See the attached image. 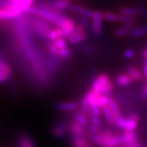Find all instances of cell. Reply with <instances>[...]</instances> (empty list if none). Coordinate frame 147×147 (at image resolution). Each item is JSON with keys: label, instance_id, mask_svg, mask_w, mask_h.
<instances>
[{"label": "cell", "instance_id": "obj_1", "mask_svg": "<svg viewBox=\"0 0 147 147\" xmlns=\"http://www.w3.org/2000/svg\"><path fill=\"white\" fill-rule=\"evenodd\" d=\"M91 140L98 147H118L122 145L121 135L110 130L100 131L92 136Z\"/></svg>", "mask_w": 147, "mask_h": 147}, {"label": "cell", "instance_id": "obj_2", "mask_svg": "<svg viewBox=\"0 0 147 147\" xmlns=\"http://www.w3.org/2000/svg\"><path fill=\"white\" fill-rule=\"evenodd\" d=\"M31 27L36 35L45 40H47V34L52 29L48 22L36 17V19H33L31 22Z\"/></svg>", "mask_w": 147, "mask_h": 147}, {"label": "cell", "instance_id": "obj_3", "mask_svg": "<svg viewBox=\"0 0 147 147\" xmlns=\"http://www.w3.org/2000/svg\"><path fill=\"white\" fill-rule=\"evenodd\" d=\"M88 34L86 28L77 23L74 32L67 38V40L71 44H80L87 39Z\"/></svg>", "mask_w": 147, "mask_h": 147}, {"label": "cell", "instance_id": "obj_4", "mask_svg": "<svg viewBox=\"0 0 147 147\" xmlns=\"http://www.w3.org/2000/svg\"><path fill=\"white\" fill-rule=\"evenodd\" d=\"M116 126L124 131H135L138 127V123L131 120L129 117H125L122 114L114 117Z\"/></svg>", "mask_w": 147, "mask_h": 147}, {"label": "cell", "instance_id": "obj_5", "mask_svg": "<svg viewBox=\"0 0 147 147\" xmlns=\"http://www.w3.org/2000/svg\"><path fill=\"white\" fill-rule=\"evenodd\" d=\"M90 24L92 33L95 36H100L103 32V13L101 11H95Z\"/></svg>", "mask_w": 147, "mask_h": 147}, {"label": "cell", "instance_id": "obj_6", "mask_svg": "<svg viewBox=\"0 0 147 147\" xmlns=\"http://www.w3.org/2000/svg\"><path fill=\"white\" fill-rule=\"evenodd\" d=\"M47 49L55 58H69L71 57V51L69 48L60 49L54 44L53 41H47Z\"/></svg>", "mask_w": 147, "mask_h": 147}, {"label": "cell", "instance_id": "obj_7", "mask_svg": "<svg viewBox=\"0 0 147 147\" xmlns=\"http://www.w3.org/2000/svg\"><path fill=\"white\" fill-rule=\"evenodd\" d=\"M69 132L71 133V137H87L90 138L86 127L80 125L72 119L69 121Z\"/></svg>", "mask_w": 147, "mask_h": 147}, {"label": "cell", "instance_id": "obj_8", "mask_svg": "<svg viewBox=\"0 0 147 147\" xmlns=\"http://www.w3.org/2000/svg\"><path fill=\"white\" fill-rule=\"evenodd\" d=\"M110 80V76L106 73H101L94 78L92 83L91 90L98 94V91Z\"/></svg>", "mask_w": 147, "mask_h": 147}, {"label": "cell", "instance_id": "obj_9", "mask_svg": "<svg viewBox=\"0 0 147 147\" xmlns=\"http://www.w3.org/2000/svg\"><path fill=\"white\" fill-rule=\"evenodd\" d=\"M80 108V105L76 102L73 101H66V102H59L55 105L56 110L59 112H75Z\"/></svg>", "mask_w": 147, "mask_h": 147}, {"label": "cell", "instance_id": "obj_10", "mask_svg": "<svg viewBox=\"0 0 147 147\" xmlns=\"http://www.w3.org/2000/svg\"><path fill=\"white\" fill-rule=\"evenodd\" d=\"M71 12L79 14V16H83L89 19H92L94 16L95 11L85 7L83 6L76 5V4H71L68 8Z\"/></svg>", "mask_w": 147, "mask_h": 147}, {"label": "cell", "instance_id": "obj_11", "mask_svg": "<svg viewBox=\"0 0 147 147\" xmlns=\"http://www.w3.org/2000/svg\"><path fill=\"white\" fill-rule=\"evenodd\" d=\"M69 131V122L62 121L55 125L53 129V134L56 138L61 139L66 136Z\"/></svg>", "mask_w": 147, "mask_h": 147}, {"label": "cell", "instance_id": "obj_12", "mask_svg": "<svg viewBox=\"0 0 147 147\" xmlns=\"http://www.w3.org/2000/svg\"><path fill=\"white\" fill-rule=\"evenodd\" d=\"M93 141L87 137H71L72 147H94Z\"/></svg>", "mask_w": 147, "mask_h": 147}, {"label": "cell", "instance_id": "obj_13", "mask_svg": "<svg viewBox=\"0 0 147 147\" xmlns=\"http://www.w3.org/2000/svg\"><path fill=\"white\" fill-rule=\"evenodd\" d=\"M115 82L116 85L122 87V88H125V87H128L132 84L134 80L128 73H119L116 76Z\"/></svg>", "mask_w": 147, "mask_h": 147}, {"label": "cell", "instance_id": "obj_14", "mask_svg": "<svg viewBox=\"0 0 147 147\" xmlns=\"http://www.w3.org/2000/svg\"><path fill=\"white\" fill-rule=\"evenodd\" d=\"M121 135L122 144H131L134 142L138 141L139 137L138 134L135 132V131H124Z\"/></svg>", "mask_w": 147, "mask_h": 147}, {"label": "cell", "instance_id": "obj_15", "mask_svg": "<svg viewBox=\"0 0 147 147\" xmlns=\"http://www.w3.org/2000/svg\"><path fill=\"white\" fill-rule=\"evenodd\" d=\"M47 3L58 11H63L69 8L71 2L69 0H48Z\"/></svg>", "mask_w": 147, "mask_h": 147}, {"label": "cell", "instance_id": "obj_16", "mask_svg": "<svg viewBox=\"0 0 147 147\" xmlns=\"http://www.w3.org/2000/svg\"><path fill=\"white\" fill-rule=\"evenodd\" d=\"M125 71H126V73H128L131 77L134 82H139L143 79V73L140 69L134 66H127Z\"/></svg>", "mask_w": 147, "mask_h": 147}, {"label": "cell", "instance_id": "obj_17", "mask_svg": "<svg viewBox=\"0 0 147 147\" xmlns=\"http://www.w3.org/2000/svg\"><path fill=\"white\" fill-rule=\"evenodd\" d=\"M71 119L75 120V122L78 123L79 124L83 125L85 127H86L90 124V119L82 111H80V110L73 112Z\"/></svg>", "mask_w": 147, "mask_h": 147}, {"label": "cell", "instance_id": "obj_18", "mask_svg": "<svg viewBox=\"0 0 147 147\" xmlns=\"http://www.w3.org/2000/svg\"><path fill=\"white\" fill-rule=\"evenodd\" d=\"M134 28V26L132 25H124L122 27H119L117 29H116L113 34L114 35L117 37H125V36L131 34Z\"/></svg>", "mask_w": 147, "mask_h": 147}, {"label": "cell", "instance_id": "obj_19", "mask_svg": "<svg viewBox=\"0 0 147 147\" xmlns=\"http://www.w3.org/2000/svg\"><path fill=\"white\" fill-rule=\"evenodd\" d=\"M102 115L104 116V119H105V120H106L108 124H110V125H115L114 115L108 105L102 108Z\"/></svg>", "mask_w": 147, "mask_h": 147}, {"label": "cell", "instance_id": "obj_20", "mask_svg": "<svg viewBox=\"0 0 147 147\" xmlns=\"http://www.w3.org/2000/svg\"><path fill=\"white\" fill-rule=\"evenodd\" d=\"M147 34V25L134 27L133 28L131 35L134 37H141Z\"/></svg>", "mask_w": 147, "mask_h": 147}, {"label": "cell", "instance_id": "obj_21", "mask_svg": "<svg viewBox=\"0 0 147 147\" xmlns=\"http://www.w3.org/2000/svg\"><path fill=\"white\" fill-rule=\"evenodd\" d=\"M20 147H36L33 140L28 135H23L19 139Z\"/></svg>", "mask_w": 147, "mask_h": 147}, {"label": "cell", "instance_id": "obj_22", "mask_svg": "<svg viewBox=\"0 0 147 147\" xmlns=\"http://www.w3.org/2000/svg\"><path fill=\"white\" fill-rule=\"evenodd\" d=\"M118 22H121L124 25H132V26H134L136 22V18L134 17L129 16V15L119 13Z\"/></svg>", "mask_w": 147, "mask_h": 147}, {"label": "cell", "instance_id": "obj_23", "mask_svg": "<svg viewBox=\"0 0 147 147\" xmlns=\"http://www.w3.org/2000/svg\"><path fill=\"white\" fill-rule=\"evenodd\" d=\"M120 13L122 14L129 15L131 17H136L137 16L140 15V12L137 7H122L119 10Z\"/></svg>", "mask_w": 147, "mask_h": 147}, {"label": "cell", "instance_id": "obj_24", "mask_svg": "<svg viewBox=\"0 0 147 147\" xmlns=\"http://www.w3.org/2000/svg\"><path fill=\"white\" fill-rule=\"evenodd\" d=\"M102 13L104 21L116 22H118V20H119V14H117V13L110 12V11H105V12H102Z\"/></svg>", "mask_w": 147, "mask_h": 147}, {"label": "cell", "instance_id": "obj_25", "mask_svg": "<svg viewBox=\"0 0 147 147\" xmlns=\"http://www.w3.org/2000/svg\"><path fill=\"white\" fill-rule=\"evenodd\" d=\"M111 99L112 98L110 95H99L98 94L97 97V104L101 108H103L108 105Z\"/></svg>", "mask_w": 147, "mask_h": 147}, {"label": "cell", "instance_id": "obj_26", "mask_svg": "<svg viewBox=\"0 0 147 147\" xmlns=\"http://www.w3.org/2000/svg\"><path fill=\"white\" fill-rule=\"evenodd\" d=\"M108 106L110 108L111 111L113 112V114L114 115V117L122 114L121 111H120V108H119V104H118V102L115 100V99H112L111 101L110 102V103H109V105H108Z\"/></svg>", "mask_w": 147, "mask_h": 147}, {"label": "cell", "instance_id": "obj_27", "mask_svg": "<svg viewBox=\"0 0 147 147\" xmlns=\"http://www.w3.org/2000/svg\"><path fill=\"white\" fill-rule=\"evenodd\" d=\"M53 42L54 44L56 45V47L60 49L68 48V42L67 39L63 38V37H58Z\"/></svg>", "mask_w": 147, "mask_h": 147}, {"label": "cell", "instance_id": "obj_28", "mask_svg": "<svg viewBox=\"0 0 147 147\" xmlns=\"http://www.w3.org/2000/svg\"><path fill=\"white\" fill-rule=\"evenodd\" d=\"M11 5H33L36 0H8Z\"/></svg>", "mask_w": 147, "mask_h": 147}, {"label": "cell", "instance_id": "obj_29", "mask_svg": "<svg viewBox=\"0 0 147 147\" xmlns=\"http://www.w3.org/2000/svg\"><path fill=\"white\" fill-rule=\"evenodd\" d=\"M86 129H87L88 133L90 134V138H92V135L97 134V133H98L99 131H100V128L97 127L96 125H93V124H92V123H90V124L86 126Z\"/></svg>", "mask_w": 147, "mask_h": 147}, {"label": "cell", "instance_id": "obj_30", "mask_svg": "<svg viewBox=\"0 0 147 147\" xmlns=\"http://www.w3.org/2000/svg\"><path fill=\"white\" fill-rule=\"evenodd\" d=\"M0 72L2 73H6L9 75L10 76H11V69L9 65L6 63L4 61L0 60Z\"/></svg>", "mask_w": 147, "mask_h": 147}, {"label": "cell", "instance_id": "obj_31", "mask_svg": "<svg viewBox=\"0 0 147 147\" xmlns=\"http://www.w3.org/2000/svg\"><path fill=\"white\" fill-rule=\"evenodd\" d=\"M89 20L90 19L87 18L86 17H83V16H79L78 18H77V24L82 26L83 27H84L85 28H87L90 24H89Z\"/></svg>", "mask_w": 147, "mask_h": 147}, {"label": "cell", "instance_id": "obj_32", "mask_svg": "<svg viewBox=\"0 0 147 147\" xmlns=\"http://www.w3.org/2000/svg\"><path fill=\"white\" fill-rule=\"evenodd\" d=\"M90 121L92 124L96 125L98 128H101V125H102V122H101V119L100 117L92 115L91 117L90 118Z\"/></svg>", "mask_w": 147, "mask_h": 147}, {"label": "cell", "instance_id": "obj_33", "mask_svg": "<svg viewBox=\"0 0 147 147\" xmlns=\"http://www.w3.org/2000/svg\"><path fill=\"white\" fill-rule=\"evenodd\" d=\"M123 55L126 59H131L136 55V52L133 49H127L123 52Z\"/></svg>", "mask_w": 147, "mask_h": 147}, {"label": "cell", "instance_id": "obj_34", "mask_svg": "<svg viewBox=\"0 0 147 147\" xmlns=\"http://www.w3.org/2000/svg\"><path fill=\"white\" fill-rule=\"evenodd\" d=\"M128 117L131 119V120H134V121L137 122V123H139L140 120V116L138 114H136V113L131 114Z\"/></svg>", "mask_w": 147, "mask_h": 147}, {"label": "cell", "instance_id": "obj_35", "mask_svg": "<svg viewBox=\"0 0 147 147\" xmlns=\"http://www.w3.org/2000/svg\"><path fill=\"white\" fill-rule=\"evenodd\" d=\"M9 77L10 76L8 73L0 72V83H2V82H5V81H7Z\"/></svg>", "mask_w": 147, "mask_h": 147}, {"label": "cell", "instance_id": "obj_36", "mask_svg": "<svg viewBox=\"0 0 147 147\" xmlns=\"http://www.w3.org/2000/svg\"><path fill=\"white\" fill-rule=\"evenodd\" d=\"M138 10H139V12H140V15H143L144 17H147V8L145 7H143V6H139L137 7Z\"/></svg>", "mask_w": 147, "mask_h": 147}, {"label": "cell", "instance_id": "obj_37", "mask_svg": "<svg viewBox=\"0 0 147 147\" xmlns=\"http://www.w3.org/2000/svg\"><path fill=\"white\" fill-rule=\"evenodd\" d=\"M143 69H144V76L147 79V58H144V62H143Z\"/></svg>", "mask_w": 147, "mask_h": 147}, {"label": "cell", "instance_id": "obj_38", "mask_svg": "<svg viewBox=\"0 0 147 147\" xmlns=\"http://www.w3.org/2000/svg\"><path fill=\"white\" fill-rule=\"evenodd\" d=\"M140 96L143 99H147V84L146 86L144 89L143 90V91L141 92V94H140Z\"/></svg>", "mask_w": 147, "mask_h": 147}, {"label": "cell", "instance_id": "obj_39", "mask_svg": "<svg viewBox=\"0 0 147 147\" xmlns=\"http://www.w3.org/2000/svg\"><path fill=\"white\" fill-rule=\"evenodd\" d=\"M143 56L144 58H147V48L143 52Z\"/></svg>", "mask_w": 147, "mask_h": 147}, {"label": "cell", "instance_id": "obj_40", "mask_svg": "<svg viewBox=\"0 0 147 147\" xmlns=\"http://www.w3.org/2000/svg\"><path fill=\"white\" fill-rule=\"evenodd\" d=\"M69 1H70V2H72V1H74V0H69Z\"/></svg>", "mask_w": 147, "mask_h": 147}]
</instances>
